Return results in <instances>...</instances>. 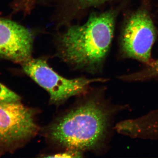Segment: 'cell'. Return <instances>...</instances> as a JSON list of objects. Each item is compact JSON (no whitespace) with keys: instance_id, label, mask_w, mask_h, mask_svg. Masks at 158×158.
<instances>
[{"instance_id":"cell-1","label":"cell","mask_w":158,"mask_h":158,"mask_svg":"<svg viewBox=\"0 0 158 158\" xmlns=\"http://www.w3.org/2000/svg\"><path fill=\"white\" fill-rule=\"evenodd\" d=\"M111 115L102 98L89 96L57 117L43 133L47 141L62 150L95 151L105 144Z\"/></svg>"},{"instance_id":"cell-2","label":"cell","mask_w":158,"mask_h":158,"mask_svg":"<svg viewBox=\"0 0 158 158\" xmlns=\"http://www.w3.org/2000/svg\"><path fill=\"white\" fill-rule=\"evenodd\" d=\"M115 17L113 11L94 13L84 24L70 26L59 38L61 58L77 68L98 72L111 45Z\"/></svg>"},{"instance_id":"cell-3","label":"cell","mask_w":158,"mask_h":158,"mask_svg":"<svg viewBox=\"0 0 158 158\" xmlns=\"http://www.w3.org/2000/svg\"><path fill=\"white\" fill-rule=\"evenodd\" d=\"M37 113L20 101L0 102V155L21 148L37 135Z\"/></svg>"},{"instance_id":"cell-4","label":"cell","mask_w":158,"mask_h":158,"mask_svg":"<svg viewBox=\"0 0 158 158\" xmlns=\"http://www.w3.org/2000/svg\"><path fill=\"white\" fill-rule=\"evenodd\" d=\"M21 65L26 74L48 92L50 103L55 106L62 104L72 97L85 95L92 83L106 81L102 78H66L56 72L45 59L41 58H31Z\"/></svg>"},{"instance_id":"cell-5","label":"cell","mask_w":158,"mask_h":158,"mask_svg":"<svg viewBox=\"0 0 158 158\" xmlns=\"http://www.w3.org/2000/svg\"><path fill=\"white\" fill-rule=\"evenodd\" d=\"M156 37L155 27L147 11H136L125 27L122 47L127 57L144 63L150 62L152 48Z\"/></svg>"},{"instance_id":"cell-6","label":"cell","mask_w":158,"mask_h":158,"mask_svg":"<svg viewBox=\"0 0 158 158\" xmlns=\"http://www.w3.org/2000/svg\"><path fill=\"white\" fill-rule=\"evenodd\" d=\"M31 31L11 20L0 17V59L22 64L32 58Z\"/></svg>"},{"instance_id":"cell-7","label":"cell","mask_w":158,"mask_h":158,"mask_svg":"<svg viewBox=\"0 0 158 158\" xmlns=\"http://www.w3.org/2000/svg\"><path fill=\"white\" fill-rule=\"evenodd\" d=\"M20 97L5 85L0 83V102H13L20 101Z\"/></svg>"},{"instance_id":"cell-8","label":"cell","mask_w":158,"mask_h":158,"mask_svg":"<svg viewBox=\"0 0 158 158\" xmlns=\"http://www.w3.org/2000/svg\"><path fill=\"white\" fill-rule=\"evenodd\" d=\"M84 152L73 149H64L63 151L46 156L48 158H80L83 157Z\"/></svg>"},{"instance_id":"cell-9","label":"cell","mask_w":158,"mask_h":158,"mask_svg":"<svg viewBox=\"0 0 158 158\" xmlns=\"http://www.w3.org/2000/svg\"><path fill=\"white\" fill-rule=\"evenodd\" d=\"M80 8L85 9L104 3L109 0H72Z\"/></svg>"},{"instance_id":"cell-10","label":"cell","mask_w":158,"mask_h":158,"mask_svg":"<svg viewBox=\"0 0 158 158\" xmlns=\"http://www.w3.org/2000/svg\"><path fill=\"white\" fill-rule=\"evenodd\" d=\"M157 113H158V112H157ZM156 115H157V114H156ZM155 119H156V118H155ZM154 126H155V123H154ZM154 131H155V129H154ZM155 133H156V132H155Z\"/></svg>"}]
</instances>
